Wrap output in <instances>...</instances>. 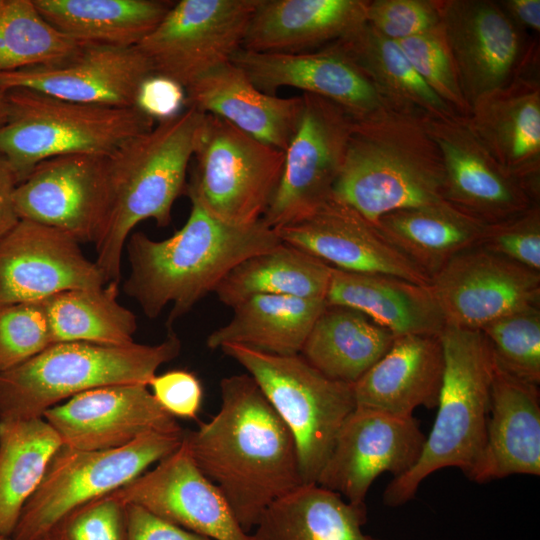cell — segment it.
<instances>
[{"instance_id": "7dc6e473", "label": "cell", "mask_w": 540, "mask_h": 540, "mask_svg": "<svg viewBox=\"0 0 540 540\" xmlns=\"http://www.w3.org/2000/svg\"><path fill=\"white\" fill-rule=\"evenodd\" d=\"M135 106L154 121L166 120L186 108V90L176 81L153 73L142 83Z\"/></svg>"}, {"instance_id": "681fc988", "label": "cell", "mask_w": 540, "mask_h": 540, "mask_svg": "<svg viewBox=\"0 0 540 540\" xmlns=\"http://www.w3.org/2000/svg\"><path fill=\"white\" fill-rule=\"evenodd\" d=\"M17 185L14 171L0 155V239L20 220L14 200Z\"/></svg>"}, {"instance_id": "3957f363", "label": "cell", "mask_w": 540, "mask_h": 540, "mask_svg": "<svg viewBox=\"0 0 540 540\" xmlns=\"http://www.w3.org/2000/svg\"><path fill=\"white\" fill-rule=\"evenodd\" d=\"M423 117L386 107L353 119L332 199L375 225L396 210L445 202L442 160Z\"/></svg>"}, {"instance_id": "1f68e13d", "label": "cell", "mask_w": 540, "mask_h": 540, "mask_svg": "<svg viewBox=\"0 0 540 540\" xmlns=\"http://www.w3.org/2000/svg\"><path fill=\"white\" fill-rule=\"evenodd\" d=\"M325 299L283 295L252 296L235 307L233 316L206 339L209 349L239 344L275 355L300 354Z\"/></svg>"}, {"instance_id": "9a60e30c", "label": "cell", "mask_w": 540, "mask_h": 540, "mask_svg": "<svg viewBox=\"0 0 540 540\" xmlns=\"http://www.w3.org/2000/svg\"><path fill=\"white\" fill-rule=\"evenodd\" d=\"M106 159L69 154L37 164L16 187L19 218L62 230L78 242L96 244L108 213Z\"/></svg>"}, {"instance_id": "f907efd6", "label": "cell", "mask_w": 540, "mask_h": 540, "mask_svg": "<svg viewBox=\"0 0 540 540\" xmlns=\"http://www.w3.org/2000/svg\"><path fill=\"white\" fill-rule=\"evenodd\" d=\"M499 5L521 29L540 32V0H500Z\"/></svg>"}, {"instance_id": "83f0119b", "label": "cell", "mask_w": 540, "mask_h": 540, "mask_svg": "<svg viewBox=\"0 0 540 540\" xmlns=\"http://www.w3.org/2000/svg\"><path fill=\"white\" fill-rule=\"evenodd\" d=\"M366 0H259L242 48L300 53L332 44L366 23Z\"/></svg>"}, {"instance_id": "7a4b0ae2", "label": "cell", "mask_w": 540, "mask_h": 540, "mask_svg": "<svg viewBox=\"0 0 540 540\" xmlns=\"http://www.w3.org/2000/svg\"><path fill=\"white\" fill-rule=\"evenodd\" d=\"M188 196L189 217L172 236L157 241L137 231L127 243L130 274L123 290L149 319L171 305L169 330L214 292L235 266L282 243L277 231L262 219L248 225L230 224Z\"/></svg>"}, {"instance_id": "5bb4252c", "label": "cell", "mask_w": 540, "mask_h": 540, "mask_svg": "<svg viewBox=\"0 0 540 540\" xmlns=\"http://www.w3.org/2000/svg\"><path fill=\"white\" fill-rule=\"evenodd\" d=\"M426 436L414 416L402 417L356 406L343 422L316 484L351 503H365L382 473L393 478L419 459Z\"/></svg>"}, {"instance_id": "ac0fdd59", "label": "cell", "mask_w": 540, "mask_h": 540, "mask_svg": "<svg viewBox=\"0 0 540 540\" xmlns=\"http://www.w3.org/2000/svg\"><path fill=\"white\" fill-rule=\"evenodd\" d=\"M79 243L62 230L20 219L0 239V306L106 285Z\"/></svg>"}, {"instance_id": "ee69618b", "label": "cell", "mask_w": 540, "mask_h": 540, "mask_svg": "<svg viewBox=\"0 0 540 540\" xmlns=\"http://www.w3.org/2000/svg\"><path fill=\"white\" fill-rule=\"evenodd\" d=\"M479 246L540 272V205L486 225Z\"/></svg>"}, {"instance_id": "44dd1931", "label": "cell", "mask_w": 540, "mask_h": 540, "mask_svg": "<svg viewBox=\"0 0 540 540\" xmlns=\"http://www.w3.org/2000/svg\"><path fill=\"white\" fill-rule=\"evenodd\" d=\"M123 503L212 540H250L218 488L198 469L183 442L156 467L113 492Z\"/></svg>"}, {"instance_id": "f546056e", "label": "cell", "mask_w": 540, "mask_h": 540, "mask_svg": "<svg viewBox=\"0 0 540 540\" xmlns=\"http://www.w3.org/2000/svg\"><path fill=\"white\" fill-rule=\"evenodd\" d=\"M367 519L365 503L303 484L274 501L249 535L250 540H380L363 532Z\"/></svg>"}, {"instance_id": "30bf717a", "label": "cell", "mask_w": 540, "mask_h": 540, "mask_svg": "<svg viewBox=\"0 0 540 540\" xmlns=\"http://www.w3.org/2000/svg\"><path fill=\"white\" fill-rule=\"evenodd\" d=\"M193 157L188 195L230 224L262 219L281 177L283 151L205 114Z\"/></svg>"}, {"instance_id": "b9f144b4", "label": "cell", "mask_w": 540, "mask_h": 540, "mask_svg": "<svg viewBox=\"0 0 540 540\" xmlns=\"http://www.w3.org/2000/svg\"><path fill=\"white\" fill-rule=\"evenodd\" d=\"M52 344L44 300L0 306V373Z\"/></svg>"}, {"instance_id": "f1b7e54d", "label": "cell", "mask_w": 540, "mask_h": 540, "mask_svg": "<svg viewBox=\"0 0 540 540\" xmlns=\"http://www.w3.org/2000/svg\"><path fill=\"white\" fill-rule=\"evenodd\" d=\"M325 301L360 311L395 337L439 336L447 324L430 285L390 275L332 267Z\"/></svg>"}, {"instance_id": "cb8c5ba5", "label": "cell", "mask_w": 540, "mask_h": 540, "mask_svg": "<svg viewBox=\"0 0 540 540\" xmlns=\"http://www.w3.org/2000/svg\"><path fill=\"white\" fill-rule=\"evenodd\" d=\"M466 117L496 162L539 200V67L475 101Z\"/></svg>"}, {"instance_id": "d6a6232c", "label": "cell", "mask_w": 540, "mask_h": 540, "mask_svg": "<svg viewBox=\"0 0 540 540\" xmlns=\"http://www.w3.org/2000/svg\"><path fill=\"white\" fill-rule=\"evenodd\" d=\"M394 338L360 311L326 305L300 354L326 377L354 384L388 351Z\"/></svg>"}, {"instance_id": "c3c4849f", "label": "cell", "mask_w": 540, "mask_h": 540, "mask_svg": "<svg viewBox=\"0 0 540 540\" xmlns=\"http://www.w3.org/2000/svg\"><path fill=\"white\" fill-rule=\"evenodd\" d=\"M125 505L124 540H212L168 522L141 506Z\"/></svg>"}, {"instance_id": "e0dca14e", "label": "cell", "mask_w": 540, "mask_h": 540, "mask_svg": "<svg viewBox=\"0 0 540 540\" xmlns=\"http://www.w3.org/2000/svg\"><path fill=\"white\" fill-rule=\"evenodd\" d=\"M430 286L446 323L467 329L480 330L509 313L540 304V272L479 245L451 259Z\"/></svg>"}, {"instance_id": "8d00e7d4", "label": "cell", "mask_w": 540, "mask_h": 540, "mask_svg": "<svg viewBox=\"0 0 540 540\" xmlns=\"http://www.w3.org/2000/svg\"><path fill=\"white\" fill-rule=\"evenodd\" d=\"M61 446L43 417L0 420L1 536H12L25 504Z\"/></svg>"}, {"instance_id": "ab89813d", "label": "cell", "mask_w": 540, "mask_h": 540, "mask_svg": "<svg viewBox=\"0 0 540 540\" xmlns=\"http://www.w3.org/2000/svg\"><path fill=\"white\" fill-rule=\"evenodd\" d=\"M480 331L499 368L526 382L540 384V304L500 317Z\"/></svg>"}, {"instance_id": "836d02e7", "label": "cell", "mask_w": 540, "mask_h": 540, "mask_svg": "<svg viewBox=\"0 0 540 540\" xmlns=\"http://www.w3.org/2000/svg\"><path fill=\"white\" fill-rule=\"evenodd\" d=\"M56 29L81 44L137 46L174 2L165 0H33Z\"/></svg>"}, {"instance_id": "bcb514c9", "label": "cell", "mask_w": 540, "mask_h": 540, "mask_svg": "<svg viewBox=\"0 0 540 540\" xmlns=\"http://www.w3.org/2000/svg\"><path fill=\"white\" fill-rule=\"evenodd\" d=\"M158 404L173 417L193 419L201 408L203 388L198 377L187 370L155 375L149 385Z\"/></svg>"}, {"instance_id": "e575fe53", "label": "cell", "mask_w": 540, "mask_h": 540, "mask_svg": "<svg viewBox=\"0 0 540 540\" xmlns=\"http://www.w3.org/2000/svg\"><path fill=\"white\" fill-rule=\"evenodd\" d=\"M332 44L363 71L389 107L419 116L457 115L422 80L399 44L367 22Z\"/></svg>"}, {"instance_id": "4316f807", "label": "cell", "mask_w": 540, "mask_h": 540, "mask_svg": "<svg viewBox=\"0 0 540 540\" xmlns=\"http://www.w3.org/2000/svg\"><path fill=\"white\" fill-rule=\"evenodd\" d=\"M185 90L186 107L217 116L283 152L302 108L301 95L284 98L264 93L231 61L206 73Z\"/></svg>"}, {"instance_id": "52a82bcc", "label": "cell", "mask_w": 540, "mask_h": 540, "mask_svg": "<svg viewBox=\"0 0 540 540\" xmlns=\"http://www.w3.org/2000/svg\"><path fill=\"white\" fill-rule=\"evenodd\" d=\"M154 120L137 107H109L56 98L28 89L7 91L0 155L20 183L40 162L62 155L108 157Z\"/></svg>"}, {"instance_id": "f5cc1de1", "label": "cell", "mask_w": 540, "mask_h": 540, "mask_svg": "<svg viewBox=\"0 0 540 540\" xmlns=\"http://www.w3.org/2000/svg\"><path fill=\"white\" fill-rule=\"evenodd\" d=\"M0 540H13L11 537H5L0 535Z\"/></svg>"}, {"instance_id": "7402d4cb", "label": "cell", "mask_w": 540, "mask_h": 540, "mask_svg": "<svg viewBox=\"0 0 540 540\" xmlns=\"http://www.w3.org/2000/svg\"><path fill=\"white\" fill-rule=\"evenodd\" d=\"M276 231L283 243L295 246L333 268L431 284V279L375 224L332 198L311 215Z\"/></svg>"}, {"instance_id": "484cf974", "label": "cell", "mask_w": 540, "mask_h": 540, "mask_svg": "<svg viewBox=\"0 0 540 540\" xmlns=\"http://www.w3.org/2000/svg\"><path fill=\"white\" fill-rule=\"evenodd\" d=\"M444 373L439 336H396L388 351L353 384L356 405L410 417L437 407Z\"/></svg>"}, {"instance_id": "60d3db41", "label": "cell", "mask_w": 540, "mask_h": 540, "mask_svg": "<svg viewBox=\"0 0 540 540\" xmlns=\"http://www.w3.org/2000/svg\"><path fill=\"white\" fill-rule=\"evenodd\" d=\"M396 42L422 80L457 115L468 116L470 108L441 27Z\"/></svg>"}, {"instance_id": "d590c367", "label": "cell", "mask_w": 540, "mask_h": 540, "mask_svg": "<svg viewBox=\"0 0 540 540\" xmlns=\"http://www.w3.org/2000/svg\"><path fill=\"white\" fill-rule=\"evenodd\" d=\"M332 267L286 243L235 266L214 293L231 308L256 295L325 299Z\"/></svg>"}, {"instance_id": "9c48e42d", "label": "cell", "mask_w": 540, "mask_h": 540, "mask_svg": "<svg viewBox=\"0 0 540 540\" xmlns=\"http://www.w3.org/2000/svg\"><path fill=\"white\" fill-rule=\"evenodd\" d=\"M182 435L147 433L109 450L83 451L62 445L25 504L11 538L45 540L67 513L116 491L177 450Z\"/></svg>"}, {"instance_id": "d6986e66", "label": "cell", "mask_w": 540, "mask_h": 540, "mask_svg": "<svg viewBox=\"0 0 540 540\" xmlns=\"http://www.w3.org/2000/svg\"><path fill=\"white\" fill-rule=\"evenodd\" d=\"M43 419L63 446L83 451L120 448L147 433L184 432L144 384L86 391L48 409Z\"/></svg>"}, {"instance_id": "ffe728a7", "label": "cell", "mask_w": 540, "mask_h": 540, "mask_svg": "<svg viewBox=\"0 0 540 540\" xmlns=\"http://www.w3.org/2000/svg\"><path fill=\"white\" fill-rule=\"evenodd\" d=\"M151 74L149 62L136 46L81 44L55 63L0 74V87L83 104L136 107L139 89Z\"/></svg>"}, {"instance_id": "8fae6325", "label": "cell", "mask_w": 540, "mask_h": 540, "mask_svg": "<svg viewBox=\"0 0 540 540\" xmlns=\"http://www.w3.org/2000/svg\"><path fill=\"white\" fill-rule=\"evenodd\" d=\"M440 27L469 106L538 66L539 46L498 1L439 0Z\"/></svg>"}, {"instance_id": "277c9868", "label": "cell", "mask_w": 540, "mask_h": 540, "mask_svg": "<svg viewBox=\"0 0 540 540\" xmlns=\"http://www.w3.org/2000/svg\"><path fill=\"white\" fill-rule=\"evenodd\" d=\"M204 116L186 107L107 157L108 213L103 234L95 244V262L107 283L120 282L124 245L138 223L153 219L157 226L165 227L171 222L173 204L185 189Z\"/></svg>"}, {"instance_id": "f35d334b", "label": "cell", "mask_w": 540, "mask_h": 540, "mask_svg": "<svg viewBox=\"0 0 540 540\" xmlns=\"http://www.w3.org/2000/svg\"><path fill=\"white\" fill-rule=\"evenodd\" d=\"M80 45L52 26L33 0H1L0 74L55 63Z\"/></svg>"}, {"instance_id": "5b68a950", "label": "cell", "mask_w": 540, "mask_h": 540, "mask_svg": "<svg viewBox=\"0 0 540 540\" xmlns=\"http://www.w3.org/2000/svg\"><path fill=\"white\" fill-rule=\"evenodd\" d=\"M444 373L437 414L415 465L393 478L383 504L402 506L415 498L420 484L434 472L459 468L468 476L483 452L495 360L480 330L446 324L439 335Z\"/></svg>"}, {"instance_id": "7bdbcfd3", "label": "cell", "mask_w": 540, "mask_h": 540, "mask_svg": "<svg viewBox=\"0 0 540 540\" xmlns=\"http://www.w3.org/2000/svg\"><path fill=\"white\" fill-rule=\"evenodd\" d=\"M126 505L113 492L63 516L45 540H124Z\"/></svg>"}, {"instance_id": "6da1fadb", "label": "cell", "mask_w": 540, "mask_h": 540, "mask_svg": "<svg viewBox=\"0 0 540 540\" xmlns=\"http://www.w3.org/2000/svg\"><path fill=\"white\" fill-rule=\"evenodd\" d=\"M218 412L182 442L249 534L277 499L303 485L289 429L249 374L220 382Z\"/></svg>"}, {"instance_id": "d4e9b609", "label": "cell", "mask_w": 540, "mask_h": 540, "mask_svg": "<svg viewBox=\"0 0 540 540\" xmlns=\"http://www.w3.org/2000/svg\"><path fill=\"white\" fill-rule=\"evenodd\" d=\"M515 474L540 475L539 385L519 379L495 363L485 445L467 477L487 483Z\"/></svg>"}, {"instance_id": "74e56055", "label": "cell", "mask_w": 540, "mask_h": 540, "mask_svg": "<svg viewBox=\"0 0 540 540\" xmlns=\"http://www.w3.org/2000/svg\"><path fill=\"white\" fill-rule=\"evenodd\" d=\"M118 285L73 289L44 300L52 341L104 345L133 343L136 315L118 301Z\"/></svg>"}, {"instance_id": "f6af8a7d", "label": "cell", "mask_w": 540, "mask_h": 540, "mask_svg": "<svg viewBox=\"0 0 540 540\" xmlns=\"http://www.w3.org/2000/svg\"><path fill=\"white\" fill-rule=\"evenodd\" d=\"M366 22L394 41L430 32L440 27L439 0L368 1Z\"/></svg>"}, {"instance_id": "db71d44e", "label": "cell", "mask_w": 540, "mask_h": 540, "mask_svg": "<svg viewBox=\"0 0 540 540\" xmlns=\"http://www.w3.org/2000/svg\"><path fill=\"white\" fill-rule=\"evenodd\" d=\"M0 2H1V0H0Z\"/></svg>"}, {"instance_id": "4dcf8cb0", "label": "cell", "mask_w": 540, "mask_h": 540, "mask_svg": "<svg viewBox=\"0 0 540 540\" xmlns=\"http://www.w3.org/2000/svg\"><path fill=\"white\" fill-rule=\"evenodd\" d=\"M376 226L430 279L456 255L478 246L486 227L446 201L390 212Z\"/></svg>"}, {"instance_id": "ba28073f", "label": "cell", "mask_w": 540, "mask_h": 540, "mask_svg": "<svg viewBox=\"0 0 540 540\" xmlns=\"http://www.w3.org/2000/svg\"><path fill=\"white\" fill-rule=\"evenodd\" d=\"M220 349L248 372L289 429L303 484L316 483L343 422L357 406L353 384L326 377L301 354L275 355L239 344Z\"/></svg>"}, {"instance_id": "8992f818", "label": "cell", "mask_w": 540, "mask_h": 540, "mask_svg": "<svg viewBox=\"0 0 540 540\" xmlns=\"http://www.w3.org/2000/svg\"><path fill=\"white\" fill-rule=\"evenodd\" d=\"M182 342L172 329L154 345L58 342L0 373V420L42 418L50 408L86 391L120 384L149 385L175 359Z\"/></svg>"}, {"instance_id": "2e32d148", "label": "cell", "mask_w": 540, "mask_h": 540, "mask_svg": "<svg viewBox=\"0 0 540 540\" xmlns=\"http://www.w3.org/2000/svg\"><path fill=\"white\" fill-rule=\"evenodd\" d=\"M423 123L442 160L446 202L485 225L539 204L528 188L491 156L466 116H425Z\"/></svg>"}, {"instance_id": "7c38bea8", "label": "cell", "mask_w": 540, "mask_h": 540, "mask_svg": "<svg viewBox=\"0 0 540 540\" xmlns=\"http://www.w3.org/2000/svg\"><path fill=\"white\" fill-rule=\"evenodd\" d=\"M281 177L262 221L275 230L311 215L332 198L353 118L322 97L302 93Z\"/></svg>"}, {"instance_id": "603a6c76", "label": "cell", "mask_w": 540, "mask_h": 540, "mask_svg": "<svg viewBox=\"0 0 540 540\" xmlns=\"http://www.w3.org/2000/svg\"><path fill=\"white\" fill-rule=\"evenodd\" d=\"M231 62L262 92L292 87L334 102L353 119L389 107L363 71L334 44L317 51L260 53L240 48Z\"/></svg>"}, {"instance_id": "816d5d0a", "label": "cell", "mask_w": 540, "mask_h": 540, "mask_svg": "<svg viewBox=\"0 0 540 540\" xmlns=\"http://www.w3.org/2000/svg\"><path fill=\"white\" fill-rule=\"evenodd\" d=\"M7 116V91L0 87V126Z\"/></svg>"}, {"instance_id": "4fadbf2b", "label": "cell", "mask_w": 540, "mask_h": 540, "mask_svg": "<svg viewBox=\"0 0 540 540\" xmlns=\"http://www.w3.org/2000/svg\"><path fill=\"white\" fill-rule=\"evenodd\" d=\"M259 0H180L136 46L154 74L185 89L231 61Z\"/></svg>"}]
</instances>
